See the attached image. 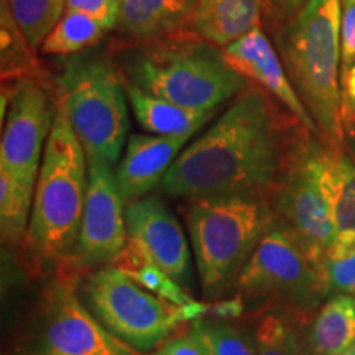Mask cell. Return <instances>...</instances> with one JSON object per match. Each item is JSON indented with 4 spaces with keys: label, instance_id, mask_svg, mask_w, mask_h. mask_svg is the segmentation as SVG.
<instances>
[{
    "label": "cell",
    "instance_id": "obj_27",
    "mask_svg": "<svg viewBox=\"0 0 355 355\" xmlns=\"http://www.w3.org/2000/svg\"><path fill=\"white\" fill-rule=\"evenodd\" d=\"M321 275L329 295L355 296V254L343 260L326 261Z\"/></svg>",
    "mask_w": 355,
    "mask_h": 355
},
{
    "label": "cell",
    "instance_id": "obj_21",
    "mask_svg": "<svg viewBox=\"0 0 355 355\" xmlns=\"http://www.w3.org/2000/svg\"><path fill=\"white\" fill-rule=\"evenodd\" d=\"M308 321L282 309L257 314L252 329L257 355H313L306 336Z\"/></svg>",
    "mask_w": 355,
    "mask_h": 355
},
{
    "label": "cell",
    "instance_id": "obj_33",
    "mask_svg": "<svg viewBox=\"0 0 355 355\" xmlns=\"http://www.w3.org/2000/svg\"><path fill=\"white\" fill-rule=\"evenodd\" d=\"M352 139H354V140H355V135H354V137H352Z\"/></svg>",
    "mask_w": 355,
    "mask_h": 355
},
{
    "label": "cell",
    "instance_id": "obj_32",
    "mask_svg": "<svg viewBox=\"0 0 355 355\" xmlns=\"http://www.w3.org/2000/svg\"><path fill=\"white\" fill-rule=\"evenodd\" d=\"M344 355H355V347H354V349H350L349 352H345Z\"/></svg>",
    "mask_w": 355,
    "mask_h": 355
},
{
    "label": "cell",
    "instance_id": "obj_28",
    "mask_svg": "<svg viewBox=\"0 0 355 355\" xmlns=\"http://www.w3.org/2000/svg\"><path fill=\"white\" fill-rule=\"evenodd\" d=\"M119 6L121 0H66L68 10L84 12L105 21L110 28H115L119 19Z\"/></svg>",
    "mask_w": 355,
    "mask_h": 355
},
{
    "label": "cell",
    "instance_id": "obj_8",
    "mask_svg": "<svg viewBox=\"0 0 355 355\" xmlns=\"http://www.w3.org/2000/svg\"><path fill=\"white\" fill-rule=\"evenodd\" d=\"M79 295L105 329L141 354L157 350L188 322L183 308L145 290L112 265L87 273Z\"/></svg>",
    "mask_w": 355,
    "mask_h": 355
},
{
    "label": "cell",
    "instance_id": "obj_15",
    "mask_svg": "<svg viewBox=\"0 0 355 355\" xmlns=\"http://www.w3.org/2000/svg\"><path fill=\"white\" fill-rule=\"evenodd\" d=\"M188 140L184 137L132 133L127 139L125 153L115 170V181L123 202L139 201L157 188Z\"/></svg>",
    "mask_w": 355,
    "mask_h": 355
},
{
    "label": "cell",
    "instance_id": "obj_6",
    "mask_svg": "<svg viewBox=\"0 0 355 355\" xmlns=\"http://www.w3.org/2000/svg\"><path fill=\"white\" fill-rule=\"evenodd\" d=\"M53 83L58 107L64 110L87 163L117 165L130 130L125 79L119 66L99 55L73 56Z\"/></svg>",
    "mask_w": 355,
    "mask_h": 355
},
{
    "label": "cell",
    "instance_id": "obj_10",
    "mask_svg": "<svg viewBox=\"0 0 355 355\" xmlns=\"http://www.w3.org/2000/svg\"><path fill=\"white\" fill-rule=\"evenodd\" d=\"M301 133L272 198V207L304 243L311 260L322 270L326 254L336 237L334 217L326 180V155L329 141Z\"/></svg>",
    "mask_w": 355,
    "mask_h": 355
},
{
    "label": "cell",
    "instance_id": "obj_30",
    "mask_svg": "<svg viewBox=\"0 0 355 355\" xmlns=\"http://www.w3.org/2000/svg\"><path fill=\"white\" fill-rule=\"evenodd\" d=\"M340 119L345 135H355V64L340 79Z\"/></svg>",
    "mask_w": 355,
    "mask_h": 355
},
{
    "label": "cell",
    "instance_id": "obj_2",
    "mask_svg": "<svg viewBox=\"0 0 355 355\" xmlns=\"http://www.w3.org/2000/svg\"><path fill=\"white\" fill-rule=\"evenodd\" d=\"M117 66L146 94L194 110H216L252 84L230 68L222 50L189 28L122 48Z\"/></svg>",
    "mask_w": 355,
    "mask_h": 355
},
{
    "label": "cell",
    "instance_id": "obj_5",
    "mask_svg": "<svg viewBox=\"0 0 355 355\" xmlns=\"http://www.w3.org/2000/svg\"><path fill=\"white\" fill-rule=\"evenodd\" d=\"M184 219L202 293L209 301L230 298L255 248L272 225V202L259 198L186 201Z\"/></svg>",
    "mask_w": 355,
    "mask_h": 355
},
{
    "label": "cell",
    "instance_id": "obj_18",
    "mask_svg": "<svg viewBox=\"0 0 355 355\" xmlns=\"http://www.w3.org/2000/svg\"><path fill=\"white\" fill-rule=\"evenodd\" d=\"M326 180L336 225L326 261L343 260L355 254V165L334 145L327 148Z\"/></svg>",
    "mask_w": 355,
    "mask_h": 355
},
{
    "label": "cell",
    "instance_id": "obj_26",
    "mask_svg": "<svg viewBox=\"0 0 355 355\" xmlns=\"http://www.w3.org/2000/svg\"><path fill=\"white\" fill-rule=\"evenodd\" d=\"M6 3L37 51L66 10V0H6Z\"/></svg>",
    "mask_w": 355,
    "mask_h": 355
},
{
    "label": "cell",
    "instance_id": "obj_14",
    "mask_svg": "<svg viewBox=\"0 0 355 355\" xmlns=\"http://www.w3.org/2000/svg\"><path fill=\"white\" fill-rule=\"evenodd\" d=\"M222 53L230 68L277 99L301 125L313 133L319 132L316 122L313 121L288 78L278 50H275L273 44L270 43L261 25L235 43L222 48Z\"/></svg>",
    "mask_w": 355,
    "mask_h": 355
},
{
    "label": "cell",
    "instance_id": "obj_29",
    "mask_svg": "<svg viewBox=\"0 0 355 355\" xmlns=\"http://www.w3.org/2000/svg\"><path fill=\"white\" fill-rule=\"evenodd\" d=\"M152 355H209L193 329L175 332Z\"/></svg>",
    "mask_w": 355,
    "mask_h": 355
},
{
    "label": "cell",
    "instance_id": "obj_19",
    "mask_svg": "<svg viewBox=\"0 0 355 355\" xmlns=\"http://www.w3.org/2000/svg\"><path fill=\"white\" fill-rule=\"evenodd\" d=\"M125 87L128 104H130L137 122L152 135L191 139V135H194L214 115V110L186 109L173 104V102L146 94L141 89L127 81Z\"/></svg>",
    "mask_w": 355,
    "mask_h": 355
},
{
    "label": "cell",
    "instance_id": "obj_17",
    "mask_svg": "<svg viewBox=\"0 0 355 355\" xmlns=\"http://www.w3.org/2000/svg\"><path fill=\"white\" fill-rule=\"evenodd\" d=\"M263 0H198L189 30L217 48H225L260 26Z\"/></svg>",
    "mask_w": 355,
    "mask_h": 355
},
{
    "label": "cell",
    "instance_id": "obj_7",
    "mask_svg": "<svg viewBox=\"0 0 355 355\" xmlns=\"http://www.w3.org/2000/svg\"><path fill=\"white\" fill-rule=\"evenodd\" d=\"M234 295L254 314L282 309L309 319L329 291L304 243L277 216L243 268Z\"/></svg>",
    "mask_w": 355,
    "mask_h": 355
},
{
    "label": "cell",
    "instance_id": "obj_20",
    "mask_svg": "<svg viewBox=\"0 0 355 355\" xmlns=\"http://www.w3.org/2000/svg\"><path fill=\"white\" fill-rule=\"evenodd\" d=\"M313 355H344L355 347V296L334 295L306 324Z\"/></svg>",
    "mask_w": 355,
    "mask_h": 355
},
{
    "label": "cell",
    "instance_id": "obj_31",
    "mask_svg": "<svg viewBox=\"0 0 355 355\" xmlns=\"http://www.w3.org/2000/svg\"><path fill=\"white\" fill-rule=\"evenodd\" d=\"M309 0H263V15L273 26H282L298 13Z\"/></svg>",
    "mask_w": 355,
    "mask_h": 355
},
{
    "label": "cell",
    "instance_id": "obj_1",
    "mask_svg": "<svg viewBox=\"0 0 355 355\" xmlns=\"http://www.w3.org/2000/svg\"><path fill=\"white\" fill-rule=\"evenodd\" d=\"M288 132L270 94L250 84L162 181L170 198H259L272 202L301 133Z\"/></svg>",
    "mask_w": 355,
    "mask_h": 355
},
{
    "label": "cell",
    "instance_id": "obj_13",
    "mask_svg": "<svg viewBox=\"0 0 355 355\" xmlns=\"http://www.w3.org/2000/svg\"><path fill=\"white\" fill-rule=\"evenodd\" d=\"M125 222L128 239L139 243L168 277L188 286L189 247L180 222L165 202L157 196H145L127 204Z\"/></svg>",
    "mask_w": 355,
    "mask_h": 355
},
{
    "label": "cell",
    "instance_id": "obj_22",
    "mask_svg": "<svg viewBox=\"0 0 355 355\" xmlns=\"http://www.w3.org/2000/svg\"><path fill=\"white\" fill-rule=\"evenodd\" d=\"M37 181L0 168V232L7 243H24L32 217Z\"/></svg>",
    "mask_w": 355,
    "mask_h": 355
},
{
    "label": "cell",
    "instance_id": "obj_11",
    "mask_svg": "<svg viewBox=\"0 0 355 355\" xmlns=\"http://www.w3.org/2000/svg\"><path fill=\"white\" fill-rule=\"evenodd\" d=\"M86 206L73 259L60 273L78 279L102 266L112 265L127 245L128 232L123 198L112 168L87 163Z\"/></svg>",
    "mask_w": 355,
    "mask_h": 355
},
{
    "label": "cell",
    "instance_id": "obj_16",
    "mask_svg": "<svg viewBox=\"0 0 355 355\" xmlns=\"http://www.w3.org/2000/svg\"><path fill=\"white\" fill-rule=\"evenodd\" d=\"M198 0H121L115 30L132 44L148 43L186 30Z\"/></svg>",
    "mask_w": 355,
    "mask_h": 355
},
{
    "label": "cell",
    "instance_id": "obj_25",
    "mask_svg": "<svg viewBox=\"0 0 355 355\" xmlns=\"http://www.w3.org/2000/svg\"><path fill=\"white\" fill-rule=\"evenodd\" d=\"M191 329L209 355H257L252 331L224 319H198Z\"/></svg>",
    "mask_w": 355,
    "mask_h": 355
},
{
    "label": "cell",
    "instance_id": "obj_24",
    "mask_svg": "<svg viewBox=\"0 0 355 355\" xmlns=\"http://www.w3.org/2000/svg\"><path fill=\"white\" fill-rule=\"evenodd\" d=\"M109 30L112 28L105 21L84 12L66 8L55 28L44 38L40 51L43 55L56 56L76 55V53L99 43Z\"/></svg>",
    "mask_w": 355,
    "mask_h": 355
},
{
    "label": "cell",
    "instance_id": "obj_4",
    "mask_svg": "<svg viewBox=\"0 0 355 355\" xmlns=\"http://www.w3.org/2000/svg\"><path fill=\"white\" fill-rule=\"evenodd\" d=\"M58 105V104H56ZM89 166L84 148L58 107L40 166L24 245L37 263L63 268L73 259L86 206Z\"/></svg>",
    "mask_w": 355,
    "mask_h": 355
},
{
    "label": "cell",
    "instance_id": "obj_23",
    "mask_svg": "<svg viewBox=\"0 0 355 355\" xmlns=\"http://www.w3.org/2000/svg\"><path fill=\"white\" fill-rule=\"evenodd\" d=\"M0 37H2L0 40L2 42V53H0L2 83L21 81V79H37V81L46 83L42 66L35 56L37 50L30 44L28 38L13 19L6 0H2V7H0Z\"/></svg>",
    "mask_w": 355,
    "mask_h": 355
},
{
    "label": "cell",
    "instance_id": "obj_12",
    "mask_svg": "<svg viewBox=\"0 0 355 355\" xmlns=\"http://www.w3.org/2000/svg\"><path fill=\"white\" fill-rule=\"evenodd\" d=\"M56 112L58 105L46 83L17 81L3 125L0 168L24 180L37 181Z\"/></svg>",
    "mask_w": 355,
    "mask_h": 355
},
{
    "label": "cell",
    "instance_id": "obj_3",
    "mask_svg": "<svg viewBox=\"0 0 355 355\" xmlns=\"http://www.w3.org/2000/svg\"><path fill=\"white\" fill-rule=\"evenodd\" d=\"M340 0H309L277 30L288 78L324 140L340 148Z\"/></svg>",
    "mask_w": 355,
    "mask_h": 355
},
{
    "label": "cell",
    "instance_id": "obj_9",
    "mask_svg": "<svg viewBox=\"0 0 355 355\" xmlns=\"http://www.w3.org/2000/svg\"><path fill=\"white\" fill-rule=\"evenodd\" d=\"M76 283V279L60 273L44 288L21 332L17 354L145 355L105 329L84 304Z\"/></svg>",
    "mask_w": 355,
    "mask_h": 355
}]
</instances>
